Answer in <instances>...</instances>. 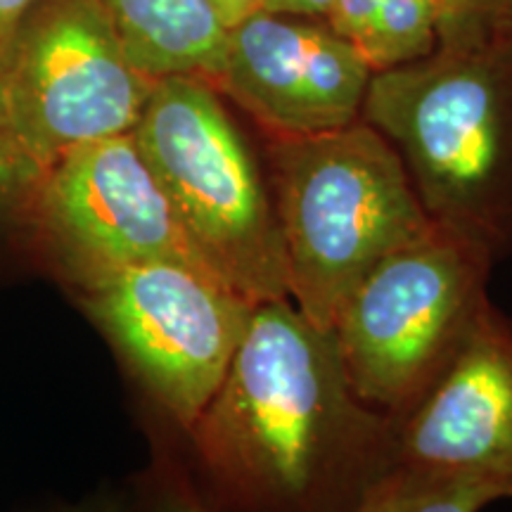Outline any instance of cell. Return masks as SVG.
I'll return each mask as SVG.
<instances>
[{"label":"cell","instance_id":"1","mask_svg":"<svg viewBox=\"0 0 512 512\" xmlns=\"http://www.w3.org/2000/svg\"><path fill=\"white\" fill-rule=\"evenodd\" d=\"M190 432L211 477L247 512H351L394 467V418L358 399L332 330L290 297L254 306Z\"/></svg>","mask_w":512,"mask_h":512},{"label":"cell","instance_id":"2","mask_svg":"<svg viewBox=\"0 0 512 512\" xmlns=\"http://www.w3.org/2000/svg\"><path fill=\"white\" fill-rule=\"evenodd\" d=\"M361 119L399 152L434 223L494 261L512 254V38L375 72Z\"/></svg>","mask_w":512,"mask_h":512},{"label":"cell","instance_id":"3","mask_svg":"<svg viewBox=\"0 0 512 512\" xmlns=\"http://www.w3.org/2000/svg\"><path fill=\"white\" fill-rule=\"evenodd\" d=\"M266 164L287 297L332 330L354 287L434 221L399 152L363 119L316 136H268Z\"/></svg>","mask_w":512,"mask_h":512},{"label":"cell","instance_id":"4","mask_svg":"<svg viewBox=\"0 0 512 512\" xmlns=\"http://www.w3.org/2000/svg\"><path fill=\"white\" fill-rule=\"evenodd\" d=\"M131 138L204 266L254 304L287 297L271 190L221 93L197 76L159 79Z\"/></svg>","mask_w":512,"mask_h":512},{"label":"cell","instance_id":"5","mask_svg":"<svg viewBox=\"0 0 512 512\" xmlns=\"http://www.w3.org/2000/svg\"><path fill=\"white\" fill-rule=\"evenodd\" d=\"M494 256L439 223L392 254L354 287L335 335L358 399L399 418L444 373L470 335Z\"/></svg>","mask_w":512,"mask_h":512},{"label":"cell","instance_id":"6","mask_svg":"<svg viewBox=\"0 0 512 512\" xmlns=\"http://www.w3.org/2000/svg\"><path fill=\"white\" fill-rule=\"evenodd\" d=\"M0 79L34 183L76 147L128 136L155 86L95 0L38 5L0 60Z\"/></svg>","mask_w":512,"mask_h":512},{"label":"cell","instance_id":"7","mask_svg":"<svg viewBox=\"0 0 512 512\" xmlns=\"http://www.w3.org/2000/svg\"><path fill=\"white\" fill-rule=\"evenodd\" d=\"M81 292L147 392L190 430L226 377L256 304L207 268L171 259L128 266Z\"/></svg>","mask_w":512,"mask_h":512},{"label":"cell","instance_id":"8","mask_svg":"<svg viewBox=\"0 0 512 512\" xmlns=\"http://www.w3.org/2000/svg\"><path fill=\"white\" fill-rule=\"evenodd\" d=\"M27 195L79 290L147 261L207 268L131 133L67 152Z\"/></svg>","mask_w":512,"mask_h":512},{"label":"cell","instance_id":"9","mask_svg":"<svg viewBox=\"0 0 512 512\" xmlns=\"http://www.w3.org/2000/svg\"><path fill=\"white\" fill-rule=\"evenodd\" d=\"M373 74L323 17L259 10L228 29L211 86L268 136H316L361 119Z\"/></svg>","mask_w":512,"mask_h":512},{"label":"cell","instance_id":"10","mask_svg":"<svg viewBox=\"0 0 512 512\" xmlns=\"http://www.w3.org/2000/svg\"><path fill=\"white\" fill-rule=\"evenodd\" d=\"M394 467L512 501V320L491 302L444 373L394 420Z\"/></svg>","mask_w":512,"mask_h":512},{"label":"cell","instance_id":"11","mask_svg":"<svg viewBox=\"0 0 512 512\" xmlns=\"http://www.w3.org/2000/svg\"><path fill=\"white\" fill-rule=\"evenodd\" d=\"M133 67L147 79L219 74L228 27L211 0H95Z\"/></svg>","mask_w":512,"mask_h":512},{"label":"cell","instance_id":"12","mask_svg":"<svg viewBox=\"0 0 512 512\" xmlns=\"http://www.w3.org/2000/svg\"><path fill=\"white\" fill-rule=\"evenodd\" d=\"M496 501L494 491L467 479L392 467L351 512H479Z\"/></svg>","mask_w":512,"mask_h":512},{"label":"cell","instance_id":"13","mask_svg":"<svg viewBox=\"0 0 512 512\" xmlns=\"http://www.w3.org/2000/svg\"><path fill=\"white\" fill-rule=\"evenodd\" d=\"M437 50L434 0H377L375 43L368 62L375 72L399 67Z\"/></svg>","mask_w":512,"mask_h":512},{"label":"cell","instance_id":"14","mask_svg":"<svg viewBox=\"0 0 512 512\" xmlns=\"http://www.w3.org/2000/svg\"><path fill=\"white\" fill-rule=\"evenodd\" d=\"M437 48H477L512 38V0H434Z\"/></svg>","mask_w":512,"mask_h":512},{"label":"cell","instance_id":"15","mask_svg":"<svg viewBox=\"0 0 512 512\" xmlns=\"http://www.w3.org/2000/svg\"><path fill=\"white\" fill-rule=\"evenodd\" d=\"M31 185H34V176L15 140L8 105H5L3 79H0V209L27 195Z\"/></svg>","mask_w":512,"mask_h":512},{"label":"cell","instance_id":"16","mask_svg":"<svg viewBox=\"0 0 512 512\" xmlns=\"http://www.w3.org/2000/svg\"><path fill=\"white\" fill-rule=\"evenodd\" d=\"M325 22L349 43L370 55L377 29V0H330Z\"/></svg>","mask_w":512,"mask_h":512},{"label":"cell","instance_id":"17","mask_svg":"<svg viewBox=\"0 0 512 512\" xmlns=\"http://www.w3.org/2000/svg\"><path fill=\"white\" fill-rule=\"evenodd\" d=\"M46 0H0V60L8 53L12 38L31 12Z\"/></svg>","mask_w":512,"mask_h":512},{"label":"cell","instance_id":"18","mask_svg":"<svg viewBox=\"0 0 512 512\" xmlns=\"http://www.w3.org/2000/svg\"><path fill=\"white\" fill-rule=\"evenodd\" d=\"M330 8V0H264V10L278 15L297 17H323Z\"/></svg>","mask_w":512,"mask_h":512},{"label":"cell","instance_id":"19","mask_svg":"<svg viewBox=\"0 0 512 512\" xmlns=\"http://www.w3.org/2000/svg\"><path fill=\"white\" fill-rule=\"evenodd\" d=\"M216 12H219L221 22L230 29L233 24L242 22V19L254 15V12L264 10V0H211Z\"/></svg>","mask_w":512,"mask_h":512},{"label":"cell","instance_id":"20","mask_svg":"<svg viewBox=\"0 0 512 512\" xmlns=\"http://www.w3.org/2000/svg\"><path fill=\"white\" fill-rule=\"evenodd\" d=\"M157 512H211V510L204 508L202 503L190 501V498H171V501H166Z\"/></svg>","mask_w":512,"mask_h":512},{"label":"cell","instance_id":"21","mask_svg":"<svg viewBox=\"0 0 512 512\" xmlns=\"http://www.w3.org/2000/svg\"><path fill=\"white\" fill-rule=\"evenodd\" d=\"M69 512H119V508L114 503H88L83 505V508H76V510H69Z\"/></svg>","mask_w":512,"mask_h":512}]
</instances>
